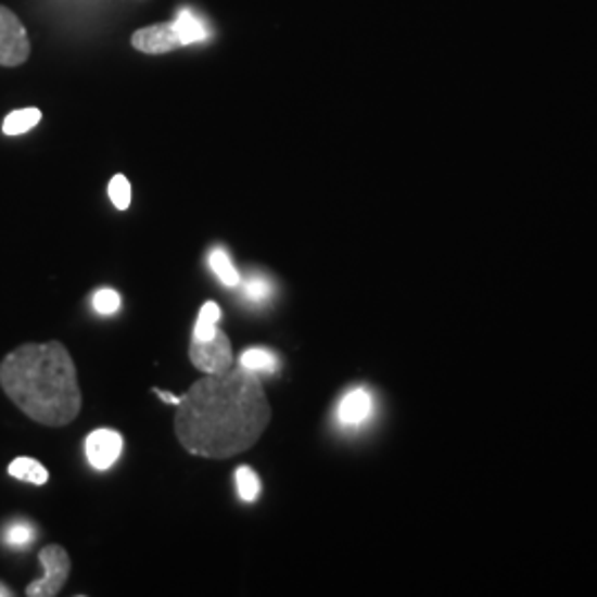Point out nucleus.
I'll list each match as a JSON object with an SVG mask.
<instances>
[{"label":"nucleus","instance_id":"16","mask_svg":"<svg viewBox=\"0 0 597 597\" xmlns=\"http://www.w3.org/2000/svg\"><path fill=\"white\" fill-rule=\"evenodd\" d=\"M109 200L117 211H127L131 206V185H129V179L123 173H117V175L111 177Z\"/></svg>","mask_w":597,"mask_h":597},{"label":"nucleus","instance_id":"1","mask_svg":"<svg viewBox=\"0 0 597 597\" xmlns=\"http://www.w3.org/2000/svg\"><path fill=\"white\" fill-rule=\"evenodd\" d=\"M270 418L272 409L257 372L234 366L195 381L179 398L173 425L189 454L226 460L255 447Z\"/></svg>","mask_w":597,"mask_h":597},{"label":"nucleus","instance_id":"11","mask_svg":"<svg viewBox=\"0 0 597 597\" xmlns=\"http://www.w3.org/2000/svg\"><path fill=\"white\" fill-rule=\"evenodd\" d=\"M173 29L182 42V47L193 45V42H202L206 38V27L202 25V21L198 16H193L191 12H182L175 21H173Z\"/></svg>","mask_w":597,"mask_h":597},{"label":"nucleus","instance_id":"12","mask_svg":"<svg viewBox=\"0 0 597 597\" xmlns=\"http://www.w3.org/2000/svg\"><path fill=\"white\" fill-rule=\"evenodd\" d=\"M221 319V310L215 302H206L198 315L193 328V341H211L217 332V321Z\"/></svg>","mask_w":597,"mask_h":597},{"label":"nucleus","instance_id":"17","mask_svg":"<svg viewBox=\"0 0 597 597\" xmlns=\"http://www.w3.org/2000/svg\"><path fill=\"white\" fill-rule=\"evenodd\" d=\"M93 308H96L98 315H104V317L115 315L119 310V294L115 290H111V288H104V290L96 292Z\"/></svg>","mask_w":597,"mask_h":597},{"label":"nucleus","instance_id":"5","mask_svg":"<svg viewBox=\"0 0 597 597\" xmlns=\"http://www.w3.org/2000/svg\"><path fill=\"white\" fill-rule=\"evenodd\" d=\"M189 356L202 374H224L232 368V345L219 328L211 341H191Z\"/></svg>","mask_w":597,"mask_h":597},{"label":"nucleus","instance_id":"7","mask_svg":"<svg viewBox=\"0 0 597 597\" xmlns=\"http://www.w3.org/2000/svg\"><path fill=\"white\" fill-rule=\"evenodd\" d=\"M123 436H119L115 430H96L87 436V458L93 469H109L111 465L117 462L119 454H123Z\"/></svg>","mask_w":597,"mask_h":597},{"label":"nucleus","instance_id":"15","mask_svg":"<svg viewBox=\"0 0 597 597\" xmlns=\"http://www.w3.org/2000/svg\"><path fill=\"white\" fill-rule=\"evenodd\" d=\"M208 264H211V270L217 275V279L228 285V288H234L242 283V277H239V270L232 266L230 257L224 253V251H213L211 257H208Z\"/></svg>","mask_w":597,"mask_h":597},{"label":"nucleus","instance_id":"21","mask_svg":"<svg viewBox=\"0 0 597 597\" xmlns=\"http://www.w3.org/2000/svg\"><path fill=\"white\" fill-rule=\"evenodd\" d=\"M0 595H3V597H12L14 593H12L10 588H5V586H0Z\"/></svg>","mask_w":597,"mask_h":597},{"label":"nucleus","instance_id":"14","mask_svg":"<svg viewBox=\"0 0 597 597\" xmlns=\"http://www.w3.org/2000/svg\"><path fill=\"white\" fill-rule=\"evenodd\" d=\"M234 481H237V494L244 503H255L262 494V481L259 475L251 467H239L234 471Z\"/></svg>","mask_w":597,"mask_h":597},{"label":"nucleus","instance_id":"2","mask_svg":"<svg viewBox=\"0 0 597 597\" xmlns=\"http://www.w3.org/2000/svg\"><path fill=\"white\" fill-rule=\"evenodd\" d=\"M0 388L31 421L65 428L82 409L78 370L60 341L25 343L0 364Z\"/></svg>","mask_w":597,"mask_h":597},{"label":"nucleus","instance_id":"20","mask_svg":"<svg viewBox=\"0 0 597 597\" xmlns=\"http://www.w3.org/2000/svg\"><path fill=\"white\" fill-rule=\"evenodd\" d=\"M153 394H157L164 403H168V405H179V398H182V396H173L170 392H162V390H157V388H153Z\"/></svg>","mask_w":597,"mask_h":597},{"label":"nucleus","instance_id":"3","mask_svg":"<svg viewBox=\"0 0 597 597\" xmlns=\"http://www.w3.org/2000/svg\"><path fill=\"white\" fill-rule=\"evenodd\" d=\"M38 560L45 569V575L36 582H31L25 588L27 597H53L69 580V571H72V560L69 554L65 551V547L60 545H47L45 549H40Z\"/></svg>","mask_w":597,"mask_h":597},{"label":"nucleus","instance_id":"6","mask_svg":"<svg viewBox=\"0 0 597 597\" xmlns=\"http://www.w3.org/2000/svg\"><path fill=\"white\" fill-rule=\"evenodd\" d=\"M374 414V396L366 388H354L350 390L336 407V421L343 428H361L370 421Z\"/></svg>","mask_w":597,"mask_h":597},{"label":"nucleus","instance_id":"9","mask_svg":"<svg viewBox=\"0 0 597 597\" xmlns=\"http://www.w3.org/2000/svg\"><path fill=\"white\" fill-rule=\"evenodd\" d=\"M8 473L12 478H16V481H23V483H29V485H36V487H42L49 483V471L42 462H38L36 458H16L10 462L8 467Z\"/></svg>","mask_w":597,"mask_h":597},{"label":"nucleus","instance_id":"18","mask_svg":"<svg viewBox=\"0 0 597 597\" xmlns=\"http://www.w3.org/2000/svg\"><path fill=\"white\" fill-rule=\"evenodd\" d=\"M34 541V529L27 524V522H14L10 529H8V543L12 547H27L29 543Z\"/></svg>","mask_w":597,"mask_h":597},{"label":"nucleus","instance_id":"4","mask_svg":"<svg viewBox=\"0 0 597 597\" xmlns=\"http://www.w3.org/2000/svg\"><path fill=\"white\" fill-rule=\"evenodd\" d=\"M31 55V42L21 18L0 5V67H21Z\"/></svg>","mask_w":597,"mask_h":597},{"label":"nucleus","instance_id":"13","mask_svg":"<svg viewBox=\"0 0 597 597\" xmlns=\"http://www.w3.org/2000/svg\"><path fill=\"white\" fill-rule=\"evenodd\" d=\"M239 366H244L253 372H277L279 361L277 356L264 347H251L239 356Z\"/></svg>","mask_w":597,"mask_h":597},{"label":"nucleus","instance_id":"19","mask_svg":"<svg viewBox=\"0 0 597 597\" xmlns=\"http://www.w3.org/2000/svg\"><path fill=\"white\" fill-rule=\"evenodd\" d=\"M246 294L253 298V302H262V298H266L270 294V283L259 277L251 279L246 285Z\"/></svg>","mask_w":597,"mask_h":597},{"label":"nucleus","instance_id":"8","mask_svg":"<svg viewBox=\"0 0 597 597\" xmlns=\"http://www.w3.org/2000/svg\"><path fill=\"white\" fill-rule=\"evenodd\" d=\"M131 45L149 55H162V53H170L175 49L182 47L179 42L173 23H160V25H151L144 29H138L131 36Z\"/></svg>","mask_w":597,"mask_h":597},{"label":"nucleus","instance_id":"10","mask_svg":"<svg viewBox=\"0 0 597 597\" xmlns=\"http://www.w3.org/2000/svg\"><path fill=\"white\" fill-rule=\"evenodd\" d=\"M40 119H42V113H40V109H34V106L12 111L3 123V134L5 136H23V134L31 131L36 125H40Z\"/></svg>","mask_w":597,"mask_h":597}]
</instances>
